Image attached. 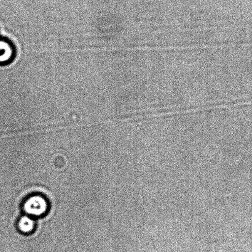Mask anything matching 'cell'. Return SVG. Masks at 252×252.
<instances>
[{"label": "cell", "mask_w": 252, "mask_h": 252, "mask_svg": "<svg viewBox=\"0 0 252 252\" xmlns=\"http://www.w3.org/2000/svg\"><path fill=\"white\" fill-rule=\"evenodd\" d=\"M13 49L11 44L3 39H0V64L6 63L12 59Z\"/></svg>", "instance_id": "cell-1"}, {"label": "cell", "mask_w": 252, "mask_h": 252, "mask_svg": "<svg viewBox=\"0 0 252 252\" xmlns=\"http://www.w3.org/2000/svg\"><path fill=\"white\" fill-rule=\"evenodd\" d=\"M30 202H31V204H30L31 207V211L34 212L33 213H38V212H40L41 213V212L43 211V210L38 207H40L41 208L44 209V202L43 200L34 198L32 199L31 201L30 200Z\"/></svg>", "instance_id": "cell-2"}, {"label": "cell", "mask_w": 252, "mask_h": 252, "mask_svg": "<svg viewBox=\"0 0 252 252\" xmlns=\"http://www.w3.org/2000/svg\"><path fill=\"white\" fill-rule=\"evenodd\" d=\"M31 222V221H30L29 219H25L24 220H22L21 223L22 230L24 231H28L31 230L32 226Z\"/></svg>", "instance_id": "cell-3"}]
</instances>
